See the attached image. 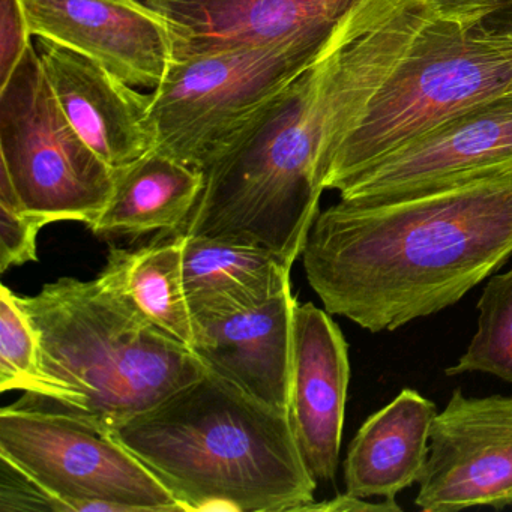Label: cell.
I'll use <instances>...</instances> for the list:
<instances>
[{
	"instance_id": "obj_1",
	"label": "cell",
	"mask_w": 512,
	"mask_h": 512,
	"mask_svg": "<svg viewBox=\"0 0 512 512\" xmlns=\"http://www.w3.org/2000/svg\"><path fill=\"white\" fill-rule=\"evenodd\" d=\"M433 14L428 0H365L325 55L205 170L181 233L262 248L292 266L320 212L326 158Z\"/></svg>"
},
{
	"instance_id": "obj_2",
	"label": "cell",
	"mask_w": 512,
	"mask_h": 512,
	"mask_svg": "<svg viewBox=\"0 0 512 512\" xmlns=\"http://www.w3.org/2000/svg\"><path fill=\"white\" fill-rule=\"evenodd\" d=\"M512 257V167L319 212L302 250L329 314L371 334L439 313Z\"/></svg>"
},
{
	"instance_id": "obj_3",
	"label": "cell",
	"mask_w": 512,
	"mask_h": 512,
	"mask_svg": "<svg viewBox=\"0 0 512 512\" xmlns=\"http://www.w3.org/2000/svg\"><path fill=\"white\" fill-rule=\"evenodd\" d=\"M185 512H301L317 481L289 412L214 371L112 431Z\"/></svg>"
},
{
	"instance_id": "obj_4",
	"label": "cell",
	"mask_w": 512,
	"mask_h": 512,
	"mask_svg": "<svg viewBox=\"0 0 512 512\" xmlns=\"http://www.w3.org/2000/svg\"><path fill=\"white\" fill-rule=\"evenodd\" d=\"M17 298L37 331L46 388L41 395L25 392L14 406L112 433L208 371L106 271L91 281L61 278Z\"/></svg>"
},
{
	"instance_id": "obj_5",
	"label": "cell",
	"mask_w": 512,
	"mask_h": 512,
	"mask_svg": "<svg viewBox=\"0 0 512 512\" xmlns=\"http://www.w3.org/2000/svg\"><path fill=\"white\" fill-rule=\"evenodd\" d=\"M512 94V35L436 13L323 164V190L341 191L368 167L461 113Z\"/></svg>"
},
{
	"instance_id": "obj_6",
	"label": "cell",
	"mask_w": 512,
	"mask_h": 512,
	"mask_svg": "<svg viewBox=\"0 0 512 512\" xmlns=\"http://www.w3.org/2000/svg\"><path fill=\"white\" fill-rule=\"evenodd\" d=\"M337 32L173 62L151 94L157 151L205 172L325 55Z\"/></svg>"
},
{
	"instance_id": "obj_7",
	"label": "cell",
	"mask_w": 512,
	"mask_h": 512,
	"mask_svg": "<svg viewBox=\"0 0 512 512\" xmlns=\"http://www.w3.org/2000/svg\"><path fill=\"white\" fill-rule=\"evenodd\" d=\"M0 152L20 205L47 224L91 227L112 196L115 170L68 121L32 43L0 86Z\"/></svg>"
},
{
	"instance_id": "obj_8",
	"label": "cell",
	"mask_w": 512,
	"mask_h": 512,
	"mask_svg": "<svg viewBox=\"0 0 512 512\" xmlns=\"http://www.w3.org/2000/svg\"><path fill=\"white\" fill-rule=\"evenodd\" d=\"M0 455L52 494L61 512H185L160 478L112 434L68 416L4 407Z\"/></svg>"
},
{
	"instance_id": "obj_9",
	"label": "cell",
	"mask_w": 512,
	"mask_h": 512,
	"mask_svg": "<svg viewBox=\"0 0 512 512\" xmlns=\"http://www.w3.org/2000/svg\"><path fill=\"white\" fill-rule=\"evenodd\" d=\"M415 505L424 512L512 506V395L455 389L434 416Z\"/></svg>"
},
{
	"instance_id": "obj_10",
	"label": "cell",
	"mask_w": 512,
	"mask_h": 512,
	"mask_svg": "<svg viewBox=\"0 0 512 512\" xmlns=\"http://www.w3.org/2000/svg\"><path fill=\"white\" fill-rule=\"evenodd\" d=\"M512 167V94L461 113L386 155L340 191L382 202Z\"/></svg>"
},
{
	"instance_id": "obj_11",
	"label": "cell",
	"mask_w": 512,
	"mask_h": 512,
	"mask_svg": "<svg viewBox=\"0 0 512 512\" xmlns=\"http://www.w3.org/2000/svg\"><path fill=\"white\" fill-rule=\"evenodd\" d=\"M29 32L68 47L134 88L155 89L175 62L169 23L143 0H20Z\"/></svg>"
},
{
	"instance_id": "obj_12",
	"label": "cell",
	"mask_w": 512,
	"mask_h": 512,
	"mask_svg": "<svg viewBox=\"0 0 512 512\" xmlns=\"http://www.w3.org/2000/svg\"><path fill=\"white\" fill-rule=\"evenodd\" d=\"M349 380V346L340 326L328 311L298 302L289 419L302 460L317 482L337 475Z\"/></svg>"
},
{
	"instance_id": "obj_13",
	"label": "cell",
	"mask_w": 512,
	"mask_h": 512,
	"mask_svg": "<svg viewBox=\"0 0 512 512\" xmlns=\"http://www.w3.org/2000/svg\"><path fill=\"white\" fill-rule=\"evenodd\" d=\"M167 23L175 61L289 38L332 37L365 0H143Z\"/></svg>"
},
{
	"instance_id": "obj_14",
	"label": "cell",
	"mask_w": 512,
	"mask_h": 512,
	"mask_svg": "<svg viewBox=\"0 0 512 512\" xmlns=\"http://www.w3.org/2000/svg\"><path fill=\"white\" fill-rule=\"evenodd\" d=\"M37 50L65 116L104 163L118 170L157 149L151 94L46 38H37Z\"/></svg>"
},
{
	"instance_id": "obj_15",
	"label": "cell",
	"mask_w": 512,
	"mask_h": 512,
	"mask_svg": "<svg viewBox=\"0 0 512 512\" xmlns=\"http://www.w3.org/2000/svg\"><path fill=\"white\" fill-rule=\"evenodd\" d=\"M292 287L251 310L193 316V350L209 370L251 397L289 412Z\"/></svg>"
},
{
	"instance_id": "obj_16",
	"label": "cell",
	"mask_w": 512,
	"mask_h": 512,
	"mask_svg": "<svg viewBox=\"0 0 512 512\" xmlns=\"http://www.w3.org/2000/svg\"><path fill=\"white\" fill-rule=\"evenodd\" d=\"M436 415V404L409 388L373 413L347 449L346 493L364 499H395L418 484L427 464Z\"/></svg>"
},
{
	"instance_id": "obj_17",
	"label": "cell",
	"mask_w": 512,
	"mask_h": 512,
	"mask_svg": "<svg viewBox=\"0 0 512 512\" xmlns=\"http://www.w3.org/2000/svg\"><path fill=\"white\" fill-rule=\"evenodd\" d=\"M290 269L262 248L184 233V280L193 316L238 313L290 286Z\"/></svg>"
},
{
	"instance_id": "obj_18",
	"label": "cell",
	"mask_w": 512,
	"mask_h": 512,
	"mask_svg": "<svg viewBox=\"0 0 512 512\" xmlns=\"http://www.w3.org/2000/svg\"><path fill=\"white\" fill-rule=\"evenodd\" d=\"M203 185L205 172L155 149L115 170L112 196L89 229L100 236L181 230Z\"/></svg>"
},
{
	"instance_id": "obj_19",
	"label": "cell",
	"mask_w": 512,
	"mask_h": 512,
	"mask_svg": "<svg viewBox=\"0 0 512 512\" xmlns=\"http://www.w3.org/2000/svg\"><path fill=\"white\" fill-rule=\"evenodd\" d=\"M103 271L152 323L193 349V314L184 280V233L136 251L112 248Z\"/></svg>"
},
{
	"instance_id": "obj_20",
	"label": "cell",
	"mask_w": 512,
	"mask_h": 512,
	"mask_svg": "<svg viewBox=\"0 0 512 512\" xmlns=\"http://www.w3.org/2000/svg\"><path fill=\"white\" fill-rule=\"evenodd\" d=\"M478 329L446 376L487 373L512 383V269L488 280L478 301Z\"/></svg>"
},
{
	"instance_id": "obj_21",
	"label": "cell",
	"mask_w": 512,
	"mask_h": 512,
	"mask_svg": "<svg viewBox=\"0 0 512 512\" xmlns=\"http://www.w3.org/2000/svg\"><path fill=\"white\" fill-rule=\"evenodd\" d=\"M44 377L37 331L19 298L0 287V392L19 391L41 395Z\"/></svg>"
},
{
	"instance_id": "obj_22",
	"label": "cell",
	"mask_w": 512,
	"mask_h": 512,
	"mask_svg": "<svg viewBox=\"0 0 512 512\" xmlns=\"http://www.w3.org/2000/svg\"><path fill=\"white\" fill-rule=\"evenodd\" d=\"M46 220L23 209L13 185L0 173V272L37 262V236Z\"/></svg>"
},
{
	"instance_id": "obj_23",
	"label": "cell",
	"mask_w": 512,
	"mask_h": 512,
	"mask_svg": "<svg viewBox=\"0 0 512 512\" xmlns=\"http://www.w3.org/2000/svg\"><path fill=\"white\" fill-rule=\"evenodd\" d=\"M61 512L58 500L19 466L0 455V512Z\"/></svg>"
},
{
	"instance_id": "obj_24",
	"label": "cell",
	"mask_w": 512,
	"mask_h": 512,
	"mask_svg": "<svg viewBox=\"0 0 512 512\" xmlns=\"http://www.w3.org/2000/svg\"><path fill=\"white\" fill-rule=\"evenodd\" d=\"M20 0H0V86L10 79L32 43Z\"/></svg>"
},
{
	"instance_id": "obj_25",
	"label": "cell",
	"mask_w": 512,
	"mask_h": 512,
	"mask_svg": "<svg viewBox=\"0 0 512 512\" xmlns=\"http://www.w3.org/2000/svg\"><path fill=\"white\" fill-rule=\"evenodd\" d=\"M434 13L442 19L458 23H478L491 14L508 10L512 0H428Z\"/></svg>"
},
{
	"instance_id": "obj_26",
	"label": "cell",
	"mask_w": 512,
	"mask_h": 512,
	"mask_svg": "<svg viewBox=\"0 0 512 512\" xmlns=\"http://www.w3.org/2000/svg\"><path fill=\"white\" fill-rule=\"evenodd\" d=\"M302 511L320 512H401V506L395 503V499H385L382 502H371L364 497L353 494H338L334 499L320 503H310Z\"/></svg>"
},
{
	"instance_id": "obj_27",
	"label": "cell",
	"mask_w": 512,
	"mask_h": 512,
	"mask_svg": "<svg viewBox=\"0 0 512 512\" xmlns=\"http://www.w3.org/2000/svg\"><path fill=\"white\" fill-rule=\"evenodd\" d=\"M487 28L494 29L503 34L512 35V7L508 10L499 11V13L491 14L487 19L481 20Z\"/></svg>"
}]
</instances>
